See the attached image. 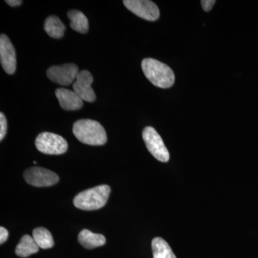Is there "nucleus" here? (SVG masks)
<instances>
[{"instance_id":"nucleus-6","label":"nucleus","mask_w":258,"mask_h":258,"mask_svg":"<svg viewBox=\"0 0 258 258\" xmlns=\"http://www.w3.org/2000/svg\"><path fill=\"white\" fill-rule=\"evenodd\" d=\"M26 182L35 187L53 186L59 181V176L53 171L42 167H32L24 173Z\"/></svg>"},{"instance_id":"nucleus-8","label":"nucleus","mask_w":258,"mask_h":258,"mask_svg":"<svg viewBox=\"0 0 258 258\" xmlns=\"http://www.w3.org/2000/svg\"><path fill=\"white\" fill-rule=\"evenodd\" d=\"M123 4L134 14L149 21H155L160 15L157 5L149 0H125Z\"/></svg>"},{"instance_id":"nucleus-15","label":"nucleus","mask_w":258,"mask_h":258,"mask_svg":"<svg viewBox=\"0 0 258 258\" xmlns=\"http://www.w3.org/2000/svg\"><path fill=\"white\" fill-rule=\"evenodd\" d=\"M44 29L49 36L52 38L60 39L64 36L66 26L58 17L51 15L45 20Z\"/></svg>"},{"instance_id":"nucleus-2","label":"nucleus","mask_w":258,"mask_h":258,"mask_svg":"<svg viewBox=\"0 0 258 258\" xmlns=\"http://www.w3.org/2000/svg\"><path fill=\"white\" fill-rule=\"evenodd\" d=\"M142 68L146 77L154 86L168 88L174 85L175 76L169 66L159 60L147 58L142 61Z\"/></svg>"},{"instance_id":"nucleus-19","label":"nucleus","mask_w":258,"mask_h":258,"mask_svg":"<svg viewBox=\"0 0 258 258\" xmlns=\"http://www.w3.org/2000/svg\"><path fill=\"white\" fill-rule=\"evenodd\" d=\"M215 0H203L201 1L202 7L205 11H210L212 10V7L215 5Z\"/></svg>"},{"instance_id":"nucleus-18","label":"nucleus","mask_w":258,"mask_h":258,"mask_svg":"<svg viewBox=\"0 0 258 258\" xmlns=\"http://www.w3.org/2000/svg\"><path fill=\"white\" fill-rule=\"evenodd\" d=\"M7 128H8V124H7V120L5 115L3 113H0V139L3 140L6 135Z\"/></svg>"},{"instance_id":"nucleus-9","label":"nucleus","mask_w":258,"mask_h":258,"mask_svg":"<svg viewBox=\"0 0 258 258\" xmlns=\"http://www.w3.org/2000/svg\"><path fill=\"white\" fill-rule=\"evenodd\" d=\"M93 81L92 74L86 70L79 72L76 81L73 84V91L83 100V101L92 103L96 100V94L91 84Z\"/></svg>"},{"instance_id":"nucleus-7","label":"nucleus","mask_w":258,"mask_h":258,"mask_svg":"<svg viewBox=\"0 0 258 258\" xmlns=\"http://www.w3.org/2000/svg\"><path fill=\"white\" fill-rule=\"evenodd\" d=\"M79 74V68L75 64L52 66L47 71L49 79L61 86H69L74 83Z\"/></svg>"},{"instance_id":"nucleus-10","label":"nucleus","mask_w":258,"mask_h":258,"mask_svg":"<svg viewBox=\"0 0 258 258\" xmlns=\"http://www.w3.org/2000/svg\"><path fill=\"white\" fill-rule=\"evenodd\" d=\"M0 62L2 67L8 74H13L16 71V55L9 37L4 34L0 36Z\"/></svg>"},{"instance_id":"nucleus-16","label":"nucleus","mask_w":258,"mask_h":258,"mask_svg":"<svg viewBox=\"0 0 258 258\" xmlns=\"http://www.w3.org/2000/svg\"><path fill=\"white\" fill-rule=\"evenodd\" d=\"M32 237L38 247L43 249L52 248L55 242L50 231L45 227H37L32 232Z\"/></svg>"},{"instance_id":"nucleus-14","label":"nucleus","mask_w":258,"mask_h":258,"mask_svg":"<svg viewBox=\"0 0 258 258\" xmlns=\"http://www.w3.org/2000/svg\"><path fill=\"white\" fill-rule=\"evenodd\" d=\"M39 248L33 237L28 235H24L17 245L15 254L20 257H28L38 252Z\"/></svg>"},{"instance_id":"nucleus-20","label":"nucleus","mask_w":258,"mask_h":258,"mask_svg":"<svg viewBox=\"0 0 258 258\" xmlns=\"http://www.w3.org/2000/svg\"><path fill=\"white\" fill-rule=\"evenodd\" d=\"M8 235H9L8 231L5 227H0V243H4L5 241L8 240Z\"/></svg>"},{"instance_id":"nucleus-5","label":"nucleus","mask_w":258,"mask_h":258,"mask_svg":"<svg viewBox=\"0 0 258 258\" xmlns=\"http://www.w3.org/2000/svg\"><path fill=\"white\" fill-rule=\"evenodd\" d=\"M142 137L149 152L153 157L161 162L169 160V153L157 131L152 127L144 129Z\"/></svg>"},{"instance_id":"nucleus-12","label":"nucleus","mask_w":258,"mask_h":258,"mask_svg":"<svg viewBox=\"0 0 258 258\" xmlns=\"http://www.w3.org/2000/svg\"><path fill=\"white\" fill-rule=\"evenodd\" d=\"M78 240L86 249H92L104 245L106 242V237L101 234L93 233L91 231L83 230L80 232Z\"/></svg>"},{"instance_id":"nucleus-3","label":"nucleus","mask_w":258,"mask_h":258,"mask_svg":"<svg viewBox=\"0 0 258 258\" xmlns=\"http://www.w3.org/2000/svg\"><path fill=\"white\" fill-rule=\"evenodd\" d=\"M111 191L108 185H101L83 191L75 197L74 206L86 211L99 210L106 205Z\"/></svg>"},{"instance_id":"nucleus-17","label":"nucleus","mask_w":258,"mask_h":258,"mask_svg":"<svg viewBox=\"0 0 258 258\" xmlns=\"http://www.w3.org/2000/svg\"><path fill=\"white\" fill-rule=\"evenodd\" d=\"M152 248L153 258H176L169 244L161 237L152 240Z\"/></svg>"},{"instance_id":"nucleus-1","label":"nucleus","mask_w":258,"mask_h":258,"mask_svg":"<svg viewBox=\"0 0 258 258\" xmlns=\"http://www.w3.org/2000/svg\"><path fill=\"white\" fill-rule=\"evenodd\" d=\"M73 133L80 142L88 145L101 146L107 142L106 131L101 123L96 120H78L73 126Z\"/></svg>"},{"instance_id":"nucleus-4","label":"nucleus","mask_w":258,"mask_h":258,"mask_svg":"<svg viewBox=\"0 0 258 258\" xmlns=\"http://www.w3.org/2000/svg\"><path fill=\"white\" fill-rule=\"evenodd\" d=\"M37 150L45 154L60 155L68 149V143L62 136L51 132H42L35 140Z\"/></svg>"},{"instance_id":"nucleus-13","label":"nucleus","mask_w":258,"mask_h":258,"mask_svg":"<svg viewBox=\"0 0 258 258\" xmlns=\"http://www.w3.org/2000/svg\"><path fill=\"white\" fill-rule=\"evenodd\" d=\"M68 18H69L70 26L75 31L80 33H86L89 28L88 18L82 12L77 10H71L68 12Z\"/></svg>"},{"instance_id":"nucleus-21","label":"nucleus","mask_w":258,"mask_h":258,"mask_svg":"<svg viewBox=\"0 0 258 258\" xmlns=\"http://www.w3.org/2000/svg\"><path fill=\"white\" fill-rule=\"evenodd\" d=\"M5 2L12 7L19 6V5L23 3V2L20 1V0H7V1Z\"/></svg>"},{"instance_id":"nucleus-11","label":"nucleus","mask_w":258,"mask_h":258,"mask_svg":"<svg viewBox=\"0 0 258 258\" xmlns=\"http://www.w3.org/2000/svg\"><path fill=\"white\" fill-rule=\"evenodd\" d=\"M56 97L60 106L66 111H77L83 106V101L74 91L66 88H57Z\"/></svg>"}]
</instances>
